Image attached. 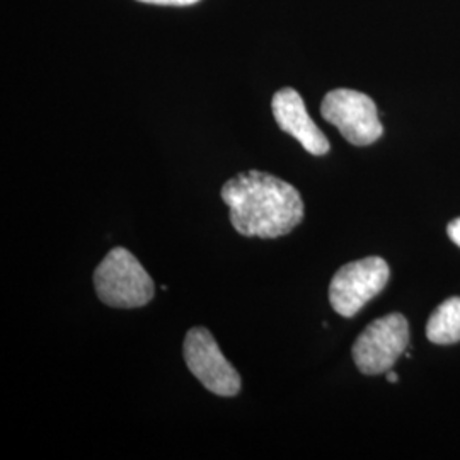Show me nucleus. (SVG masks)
<instances>
[{
  "instance_id": "nucleus-1",
  "label": "nucleus",
  "mask_w": 460,
  "mask_h": 460,
  "mask_svg": "<svg viewBox=\"0 0 460 460\" xmlns=\"http://www.w3.org/2000/svg\"><path fill=\"white\" fill-rule=\"evenodd\" d=\"M230 224L244 237L277 239L304 218V201L290 182L261 171H246L222 186Z\"/></svg>"
},
{
  "instance_id": "nucleus-2",
  "label": "nucleus",
  "mask_w": 460,
  "mask_h": 460,
  "mask_svg": "<svg viewBox=\"0 0 460 460\" xmlns=\"http://www.w3.org/2000/svg\"><path fill=\"white\" fill-rule=\"evenodd\" d=\"M93 279L99 300L115 309L144 307L155 294L147 271L125 247L111 249L99 263Z\"/></svg>"
},
{
  "instance_id": "nucleus-3",
  "label": "nucleus",
  "mask_w": 460,
  "mask_h": 460,
  "mask_svg": "<svg viewBox=\"0 0 460 460\" xmlns=\"http://www.w3.org/2000/svg\"><path fill=\"white\" fill-rule=\"evenodd\" d=\"M410 343V326L402 314H389L363 329L353 345V360L365 376L389 372Z\"/></svg>"
},
{
  "instance_id": "nucleus-4",
  "label": "nucleus",
  "mask_w": 460,
  "mask_h": 460,
  "mask_svg": "<svg viewBox=\"0 0 460 460\" xmlns=\"http://www.w3.org/2000/svg\"><path fill=\"white\" fill-rule=\"evenodd\" d=\"M389 279V264L377 256L345 264L331 279L329 302L340 315L353 317L385 288Z\"/></svg>"
},
{
  "instance_id": "nucleus-5",
  "label": "nucleus",
  "mask_w": 460,
  "mask_h": 460,
  "mask_svg": "<svg viewBox=\"0 0 460 460\" xmlns=\"http://www.w3.org/2000/svg\"><path fill=\"white\" fill-rule=\"evenodd\" d=\"M321 115L340 130L345 140L358 147L376 144L384 133L376 102L353 89L328 93L321 104Z\"/></svg>"
},
{
  "instance_id": "nucleus-6",
  "label": "nucleus",
  "mask_w": 460,
  "mask_h": 460,
  "mask_svg": "<svg viewBox=\"0 0 460 460\" xmlns=\"http://www.w3.org/2000/svg\"><path fill=\"white\" fill-rule=\"evenodd\" d=\"M182 355L190 372L210 393L220 397H234L241 393L239 372L224 357L208 329H190L184 338Z\"/></svg>"
},
{
  "instance_id": "nucleus-7",
  "label": "nucleus",
  "mask_w": 460,
  "mask_h": 460,
  "mask_svg": "<svg viewBox=\"0 0 460 460\" xmlns=\"http://www.w3.org/2000/svg\"><path fill=\"white\" fill-rule=\"evenodd\" d=\"M273 116L279 130L292 135L300 146L313 155H326L329 142L326 135L313 121L304 104V99L292 87L279 89L271 101Z\"/></svg>"
},
{
  "instance_id": "nucleus-8",
  "label": "nucleus",
  "mask_w": 460,
  "mask_h": 460,
  "mask_svg": "<svg viewBox=\"0 0 460 460\" xmlns=\"http://www.w3.org/2000/svg\"><path fill=\"white\" fill-rule=\"evenodd\" d=\"M427 338L435 345H454L460 341V296L445 300L429 315Z\"/></svg>"
},
{
  "instance_id": "nucleus-9",
  "label": "nucleus",
  "mask_w": 460,
  "mask_h": 460,
  "mask_svg": "<svg viewBox=\"0 0 460 460\" xmlns=\"http://www.w3.org/2000/svg\"><path fill=\"white\" fill-rule=\"evenodd\" d=\"M144 4H154V5H176V7H184V5H193L199 0H138Z\"/></svg>"
},
{
  "instance_id": "nucleus-10",
  "label": "nucleus",
  "mask_w": 460,
  "mask_h": 460,
  "mask_svg": "<svg viewBox=\"0 0 460 460\" xmlns=\"http://www.w3.org/2000/svg\"><path fill=\"white\" fill-rule=\"evenodd\" d=\"M447 234H448V237L460 247V218H456V220H452V222L448 224Z\"/></svg>"
},
{
  "instance_id": "nucleus-11",
  "label": "nucleus",
  "mask_w": 460,
  "mask_h": 460,
  "mask_svg": "<svg viewBox=\"0 0 460 460\" xmlns=\"http://www.w3.org/2000/svg\"><path fill=\"white\" fill-rule=\"evenodd\" d=\"M387 380L389 382H397L399 377H397V374H394V372H387Z\"/></svg>"
}]
</instances>
